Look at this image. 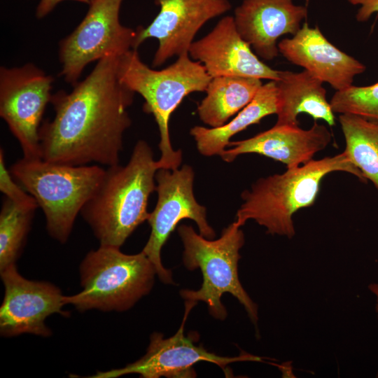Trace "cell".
Instances as JSON below:
<instances>
[{
  "label": "cell",
  "mask_w": 378,
  "mask_h": 378,
  "mask_svg": "<svg viewBox=\"0 0 378 378\" xmlns=\"http://www.w3.org/2000/svg\"><path fill=\"white\" fill-rule=\"evenodd\" d=\"M119 57H104L70 92L52 94L55 116L39 130L43 160L72 166L119 164L134 95L119 80Z\"/></svg>",
  "instance_id": "1"
},
{
  "label": "cell",
  "mask_w": 378,
  "mask_h": 378,
  "mask_svg": "<svg viewBox=\"0 0 378 378\" xmlns=\"http://www.w3.org/2000/svg\"><path fill=\"white\" fill-rule=\"evenodd\" d=\"M160 169L149 144L139 140L127 164L108 167L94 194L80 214L100 246L120 248L135 229L148 220V198L155 190Z\"/></svg>",
  "instance_id": "2"
},
{
  "label": "cell",
  "mask_w": 378,
  "mask_h": 378,
  "mask_svg": "<svg viewBox=\"0 0 378 378\" xmlns=\"http://www.w3.org/2000/svg\"><path fill=\"white\" fill-rule=\"evenodd\" d=\"M343 172L367 183L360 170L343 151L300 166L287 168L281 174L258 178L241 195L243 203L235 221L243 226L255 221L272 235L292 239L295 235L293 215L314 204L323 179L329 174Z\"/></svg>",
  "instance_id": "3"
},
{
  "label": "cell",
  "mask_w": 378,
  "mask_h": 378,
  "mask_svg": "<svg viewBox=\"0 0 378 378\" xmlns=\"http://www.w3.org/2000/svg\"><path fill=\"white\" fill-rule=\"evenodd\" d=\"M118 76L125 87L144 99V111L154 116L160 133V169H178L182 162V152L175 150L172 146L170 117L187 95L205 92L212 78L200 62L189 57L188 52L178 56L176 62L167 68L154 70L141 61L136 49L119 57Z\"/></svg>",
  "instance_id": "4"
},
{
  "label": "cell",
  "mask_w": 378,
  "mask_h": 378,
  "mask_svg": "<svg viewBox=\"0 0 378 378\" xmlns=\"http://www.w3.org/2000/svg\"><path fill=\"white\" fill-rule=\"evenodd\" d=\"M241 227L234 220L223 230L216 240L198 234L190 225L178 227L184 247V266L188 270L200 269L203 277L200 289H183L180 295L186 301L205 302L212 316L224 320L227 312L221 297L225 293H230L243 305L251 321L257 327L258 305L243 288L238 274L239 251L245 243Z\"/></svg>",
  "instance_id": "5"
},
{
  "label": "cell",
  "mask_w": 378,
  "mask_h": 378,
  "mask_svg": "<svg viewBox=\"0 0 378 378\" xmlns=\"http://www.w3.org/2000/svg\"><path fill=\"white\" fill-rule=\"evenodd\" d=\"M14 179L36 200L48 234L64 244L78 214L99 186L106 169L22 158L9 168Z\"/></svg>",
  "instance_id": "6"
},
{
  "label": "cell",
  "mask_w": 378,
  "mask_h": 378,
  "mask_svg": "<svg viewBox=\"0 0 378 378\" xmlns=\"http://www.w3.org/2000/svg\"><path fill=\"white\" fill-rule=\"evenodd\" d=\"M156 274L154 265L142 251L128 255L120 248L99 246L80 263L83 290L64 296V302L80 312L126 311L150 293Z\"/></svg>",
  "instance_id": "7"
},
{
  "label": "cell",
  "mask_w": 378,
  "mask_h": 378,
  "mask_svg": "<svg viewBox=\"0 0 378 378\" xmlns=\"http://www.w3.org/2000/svg\"><path fill=\"white\" fill-rule=\"evenodd\" d=\"M123 0H91L79 24L59 43L60 75L74 85L90 63L133 49L136 31L120 23Z\"/></svg>",
  "instance_id": "8"
},
{
  "label": "cell",
  "mask_w": 378,
  "mask_h": 378,
  "mask_svg": "<svg viewBox=\"0 0 378 378\" xmlns=\"http://www.w3.org/2000/svg\"><path fill=\"white\" fill-rule=\"evenodd\" d=\"M195 173L184 164L181 169H159L155 174L158 201L147 221L151 227L150 237L142 251L155 267L157 275L164 284H173L172 272L161 260V250L177 224L183 219H191L197 224L200 234L213 239L215 232L206 218V209L200 204L193 193Z\"/></svg>",
  "instance_id": "9"
},
{
  "label": "cell",
  "mask_w": 378,
  "mask_h": 378,
  "mask_svg": "<svg viewBox=\"0 0 378 378\" xmlns=\"http://www.w3.org/2000/svg\"><path fill=\"white\" fill-rule=\"evenodd\" d=\"M54 78L31 63L0 68V116L25 158H41L39 130L52 94Z\"/></svg>",
  "instance_id": "10"
},
{
  "label": "cell",
  "mask_w": 378,
  "mask_h": 378,
  "mask_svg": "<svg viewBox=\"0 0 378 378\" xmlns=\"http://www.w3.org/2000/svg\"><path fill=\"white\" fill-rule=\"evenodd\" d=\"M197 302L186 301L182 323L172 337L153 332L145 355L138 360L120 369L97 372L92 378H115L128 374H138L144 378H192L197 374L194 365L199 362H209L219 366L226 374V367L238 361H260L261 358L250 354L235 357L216 355L202 346L196 345L192 337L184 335L185 322L191 309Z\"/></svg>",
  "instance_id": "11"
},
{
  "label": "cell",
  "mask_w": 378,
  "mask_h": 378,
  "mask_svg": "<svg viewBox=\"0 0 378 378\" xmlns=\"http://www.w3.org/2000/svg\"><path fill=\"white\" fill-rule=\"evenodd\" d=\"M4 296L0 307V332L3 337L29 333L49 337L45 321L53 314L69 316L59 288L47 281L24 278L15 265L0 272Z\"/></svg>",
  "instance_id": "12"
},
{
  "label": "cell",
  "mask_w": 378,
  "mask_h": 378,
  "mask_svg": "<svg viewBox=\"0 0 378 378\" xmlns=\"http://www.w3.org/2000/svg\"><path fill=\"white\" fill-rule=\"evenodd\" d=\"M160 11L146 27H139L133 49L146 39L158 41L152 66L188 52L200 28L211 19L231 9L229 0H154Z\"/></svg>",
  "instance_id": "13"
},
{
  "label": "cell",
  "mask_w": 378,
  "mask_h": 378,
  "mask_svg": "<svg viewBox=\"0 0 378 378\" xmlns=\"http://www.w3.org/2000/svg\"><path fill=\"white\" fill-rule=\"evenodd\" d=\"M190 57L200 62L211 77L241 76L277 81L281 71L262 62L241 36L232 16L220 19L214 29L194 41Z\"/></svg>",
  "instance_id": "14"
},
{
  "label": "cell",
  "mask_w": 378,
  "mask_h": 378,
  "mask_svg": "<svg viewBox=\"0 0 378 378\" xmlns=\"http://www.w3.org/2000/svg\"><path fill=\"white\" fill-rule=\"evenodd\" d=\"M279 52L291 63L309 71L336 91L353 85L354 78L365 66L332 45L318 27L305 22L291 38L278 43Z\"/></svg>",
  "instance_id": "15"
},
{
  "label": "cell",
  "mask_w": 378,
  "mask_h": 378,
  "mask_svg": "<svg viewBox=\"0 0 378 378\" xmlns=\"http://www.w3.org/2000/svg\"><path fill=\"white\" fill-rule=\"evenodd\" d=\"M307 15V6L293 0H244L233 18L238 32L257 55L272 60L279 53L278 38L295 35Z\"/></svg>",
  "instance_id": "16"
},
{
  "label": "cell",
  "mask_w": 378,
  "mask_h": 378,
  "mask_svg": "<svg viewBox=\"0 0 378 378\" xmlns=\"http://www.w3.org/2000/svg\"><path fill=\"white\" fill-rule=\"evenodd\" d=\"M331 141L332 134L328 127L316 121L308 130L299 126L274 125L251 138L230 141L227 146L232 148H225L220 156L223 161L231 162L240 155L256 153L291 168L313 160Z\"/></svg>",
  "instance_id": "17"
},
{
  "label": "cell",
  "mask_w": 378,
  "mask_h": 378,
  "mask_svg": "<svg viewBox=\"0 0 378 378\" xmlns=\"http://www.w3.org/2000/svg\"><path fill=\"white\" fill-rule=\"evenodd\" d=\"M276 85L278 111L275 125L298 126V116L301 113H307L314 120H323L329 126L335 125V113L327 100L323 82L309 71H281Z\"/></svg>",
  "instance_id": "18"
},
{
  "label": "cell",
  "mask_w": 378,
  "mask_h": 378,
  "mask_svg": "<svg viewBox=\"0 0 378 378\" xmlns=\"http://www.w3.org/2000/svg\"><path fill=\"white\" fill-rule=\"evenodd\" d=\"M278 90L276 81L263 84L252 101L230 121L218 127H193L190 133L198 151L204 156L220 155L232 136L251 125L259 123L265 117L276 114Z\"/></svg>",
  "instance_id": "19"
},
{
  "label": "cell",
  "mask_w": 378,
  "mask_h": 378,
  "mask_svg": "<svg viewBox=\"0 0 378 378\" xmlns=\"http://www.w3.org/2000/svg\"><path fill=\"white\" fill-rule=\"evenodd\" d=\"M261 79L241 76H217L211 79L206 95L197 107L200 120L218 127L248 105L262 85Z\"/></svg>",
  "instance_id": "20"
},
{
  "label": "cell",
  "mask_w": 378,
  "mask_h": 378,
  "mask_svg": "<svg viewBox=\"0 0 378 378\" xmlns=\"http://www.w3.org/2000/svg\"><path fill=\"white\" fill-rule=\"evenodd\" d=\"M338 120L344 137V152L378 191V120L341 113Z\"/></svg>",
  "instance_id": "21"
},
{
  "label": "cell",
  "mask_w": 378,
  "mask_h": 378,
  "mask_svg": "<svg viewBox=\"0 0 378 378\" xmlns=\"http://www.w3.org/2000/svg\"><path fill=\"white\" fill-rule=\"evenodd\" d=\"M35 210L6 197L0 211V272L15 265L25 244Z\"/></svg>",
  "instance_id": "22"
},
{
  "label": "cell",
  "mask_w": 378,
  "mask_h": 378,
  "mask_svg": "<svg viewBox=\"0 0 378 378\" xmlns=\"http://www.w3.org/2000/svg\"><path fill=\"white\" fill-rule=\"evenodd\" d=\"M330 104L335 113H352L378 120V82L336 91Z\"/></svg>",
  "instance_id": "23"
},
{
  "label": "cell",
  "mask_w": 378,
  "mask_h": 378,
  "mask_svg": "<svg viewBox=\"0 0 378 378\" xmlns=\"http://www.w3.org/2000/svg\"><path fill=\"white\" fill-rule=\"evenodd\" d=\"M0 190L16 205L29 210H36L38 204L34 198L19 183L14 181L9 169L6 166L4 151L0 150Z\"/></svg>",
  "instance_id": "24"
},
{
  "label": "cell",
  "mask_w": 378,
  "mask_h": 378,
  "mask_svg": "<svg viewBox=\"0 0 378 378\" xmlns=\"http://www.w3.org/2000/svg\"><path fill=\"white\" fill-rule=\"evenodd\" d=\"M354 6L360 7L356 13V18L358 22H366L375 13H378V0H348Z\"/></svg>",
  "instance_id": "25"
},
{
  "label": "cell",
  "mask_w": 378,
  "mask_h": 378,
  "mask_svg": "<svg viewBox=\"0 0 378 378\" xmlns=\"http://www.w3.org/2000/svg\"><path fill=\"white\" fill-rule=\"evenodd\" d=\"M66 0H39L36 8V17L41 19L48 15L57 4ZM89 4L91 0H71Z\"/></svg>",
  "instance_id": "26"
},
{
  "label": "cell",
  "mask_w": 378,
  "mask_h": 378,
  "mask_svg": "<svg viewBox=\"0 0 378 378\" xmlns=\"http://www.w3.org/2000/svg\"><path fill=\"white\" fill-rule=\"evenodd\" d=\"M369 290L375 296L376 298V304H375V312L377 313V319H378V284L372 283L368 285Z\"/></svg>",
  "instance_id": "27"
}]
</instances>
